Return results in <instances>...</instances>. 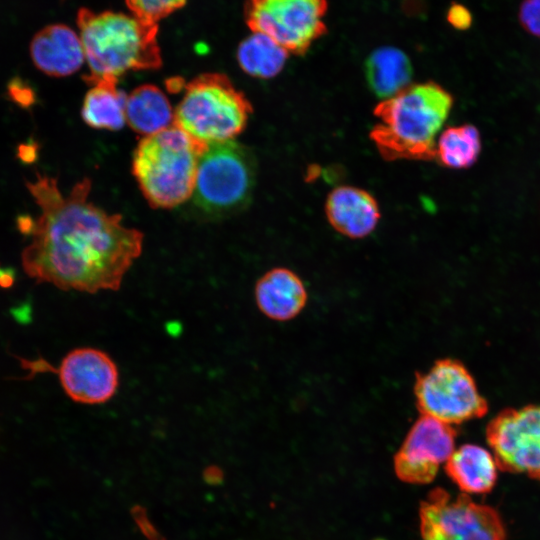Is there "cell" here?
Segmentation results:
<instances>
[{"label":"cell","mask_w":540,"mask_h":540,"mask_svg":"<svg viewBox=\"0 0 540 540\" xmlns=\"http://www.w3.org/2000/svg\"><path fill=\"white\" fill-rule=\"evenodd\" d=\"M26 186L40 208L21 255L26 274L63 290H118L142 252V232L88 200L89 178L66 195L55 178L39 173Z\"/></svg>","instance_id":"cell-1"},{"label":"cell","mask_w":540,"mask_h":540,"mask_svg":"<svg viewBox=\"0 0 540 540\" xmlns=\"http://www.w3.org/2000/svg\"><path fill=\"white\" fill-rule=\"evenodd\" d=\"M452 106L451 94L437 83L409 85L375 107L371 139L388 161L434 160L436 137Z\"/></svg>","instance_id":"cell-2"},{"label":"cell","mask_w":540,"mask_h":540,"mask_svg":"<svg viewBox=\"0 0 540 540\" xmlns=\"http://www.w3.org/2000/svg\"><path fill=\"white\" fill-rule=\"evenodd\" d=\"M77 25L90 70L84 77L87 83L100 78L118 79L130 70H154L162 65L156 24L132 14L82 8Z\"/></svg>","instance_id":"cell-3"},{"label":"cell","mask_w":540,"mask_h":540,"mask_svg":"<svg viewBox=\"0 0 540 540\" xmlns=\"http://www.w3.org/2000/svg\"><path fill=\"white\" fill-rule=\"evenodd\" d=\"M207 147L174 124L138 143L132 172L152 207L174 208L193 195L199 159Z\"/></svg>","instance_id":"cell-4"},{"label":"cell","mask_w":540,"mask_h":540,"mask_svg":"<svg viewBox=\"0 0 540 540\" xmlns=\"http://www.w3.org/2000/svg\"><path fill=\"white\" fill-rule=\"evenodd\" d=\"M251 113L249 100L226 75L205 73L185 85L174 111V125L209 145L234 139Z\"/></svg>","instance_id":"cell-5"},{"label":"cell","mask_w":540,"mask_h":540,"mask_svg":"<svg viewBox=\"0 0 540 540\" xmlns=\"http://www.w3.org/2000/svg\"><path fill=\"white\" fill-rule=\"evenodd\" d=\"M255 176V158L244 145L234 139L209 144L199 159L194 203L213 216L237 212L249 203Z\"/></svg>","instance_id":"cell-6"},{"label":"cell","mask_w":540,"mask_h":540,"mask_svg":"<svg viewBox=\"0 0 540 540\" xmlns=\"http://www.w3.org/2000/svg\"><path fill=\"white\" fill-rule=\"evenodd\" d=\"M414 394L421 415L449 425L481 418L488 411L474 378L455 359L437 360L425 373H417Z\"/></svg>","instance_id":"cell-7"},{"label":"cell","mask_w":540,"mask_h":540,"mask_svg":"<svg viewBox=\"0 0 540 540\" xmlns=\"http://www.w3.org/2000/svg\"><path fill=\"white\" fill-rule=\"evenodd\" d=\"M327 11V0H246L244 18L251 32L303 55L327 33Z\"/></svg>","instance_id":"cell-8"},{"label":"cell","mask_w":540,"mask_h":540,"mask_svg":"<svg viewBox=\"0 0 540 540\" xmlns=\"http://www.w3.org/2000/svg\"><path fill=\"white\" fill-rule=\"evenodd\" d=\"M422 540H505V526L491 506L466 494L435 488L420 504Z\"/></svg>","instance_id":"cell-9"},{"label":"cell","mask_w":540,"mask_h":540,"mask_svg":"<svg viewBox=\"0 0 540 540\" xmlns=\"http://www.w3.org/2000/svg\"><path fill=\"white\" fill-rule=\"evenodd\" d=\"M486 439L499 469L540 482V405L500 411L488 423Z\"/></svg>","instance_id":"cell-10"},{"label":"cell","mask_w":540,"mask_h":540,"mask_svg":"<svg viewBox=\"0 0 540 540\" xmlns=\"http://www.w3.org/2000/svg\"><path fill=\"white\" fill-rule=\"evenodd\" d=\"M456 431L452 425L422 415L407 433L394 456L399 479L412 484L431 482L442 463L455 450Z\"/></svg>","instance_id":"cell-11"},{"label":"cell","mask_w":540,"mask_h":540,"mask_svg":"<svg viewBox=\"0 0 540 540\" xmlns=\"http://www.w3.org/2000/svg\"><path fill=\"white\" fill-rule=\"evenodd\" d=\"M57 374L66 395L86 405L110 401L119 387V370L106 352L92 347L70 351L61 361Z\"/></svg>","instance_id":"cell-12"},{"label":"cell","mask_w":540,"mask_h":540,"mask_svg":"<svg viewBox=\"0 0 540 540\" xmlns=\"http://www.w3.org/2000/svg\"><path fill=\"white\" fill-rule=\"evenodd\" d=\"M30 56L40 71L54 77L69 76L85 62L79 33L64 24L41 29L30 43Z\"/></svg>","instance_id":"cell-13"},{"label":"cell","mask_w":540,"mask_h":540,"mask_svg":"<svg viewBox=\"0 0 540 540\" xmlns=\"http://www.w3.org/2000/svg\"><path fill=\"white\" fill-rule=\"evenodd\" d=\"M325 212L331 226L349 238H363L377 226L380 210L366 190L340 186L328 195Z\"/></svg>","instance_id":"cell-14"},{"label":"cell","mask_w":540,"mask_h":540,"mask_svg":"<svg viewBox=\"0 0 540 540\" xmlns=\"http://www.w3.org/2000/svg\"><path fill=\"white\" fill-rule=\"evenodd\" d=\"M255 301L268 318L288 321L305 307L307 291L296 273L287 268H274L256 282Z\"/></svg>","instance_id":"cell-15"},{"label":"cell","mask_w":540,"mask_h":540,"mask_svg":"<svg viewBox=\"0 0 540 540\" xmlns=\"http://www.w3.org/2000/svg\"><path fill=\"white\" fill-rule=\"evenodd\" d=\"M497 464L493 454L475 444H464L454 450L445 463L452 481L465 493H489L497 479Z\"/></svg>","instance_id":"cell-16"},{"label":"cell","mask_w":540,"mask_h":540,"mask_svg":"<svg viewBox=\"0 0 540 540\" xmlns=\"http://www.w3.org/2000/svg\"><path fill=\"white\" fill-rule=\"evenodd\" d=\"M364 71L371 91L387 99L410 85L413 69L409 57L402 50L382 46L367 57Z\"/></svg>","instance_id":"cell-17"},{"label":"cell","mask_w":540,"mask_h":540,"mask_svg":"<svg viewBox=\"0 0 540 540\" xmlns=\"http://www.w3.org/2000/svg\"><path fill=\"white\" fill-rule=\"evenodd\" d=\"M125 118L137 133L149 136L174 124V110L155 85L144 84L126 98Z\"/></svg>","instance_id":"cell-18"},{"label":"cell","mask_w":540,"mask_h":540,"mask_svg":"<svg viewBox=\"0 0 540 540\" xmlns=\"http://www.w3.org/2000/svg\"><path fill=\"white\" fill-rule=\"evenodd\" d=\"M91 89L86 93L82 106V118L96 129L119 130L126 121V96L117 87V79L100 78L88 82Z\"/></svg>","instance_id":"cell-19"},{"label":"cell","mask_w":540,"mask_h":540,"mask_svg":"<svg viewBox=\"0 0 540 540\" xmlns=\"http://www.w3.org/2000/svg\"><path fill=\"white\" fill-rule=\"evenodd\" d=\"M289 53L271 38L251 33L238 46L237 61L241 69L252 77L268 79L280 73Z\"/></svg>","instance_id":"cell-20"},{"label":"cell","mask_w":540,"mask_h":540,"mask_svg":"<svg viewBox=\"0 0 540 540\" xmlns=\"http://www.w3.org/2000/svg\"><path fill=\"white\" fill-rule=\"evenodd\" d=\"M482 144L478 129L471 124L448 127L436 142V159L446 167L466 169L476 163Z\"/></svg>","instance_id":"cell-21"},{"label":"cell","mask_w":540,"mask_h":540,"mask_svg":"<svg viewBox=\"0 0 540 540\" xmlns=\"http://www.w3.org/2000/svg\"><path fill=\"white\" fill-rule=\"evenodd\" d=\"M185 3L186 0H126L132 15L146 23L156 25Z\"/></svg>","instance_id":"cell-22"},{"label":"cell","mask_w":540,"mask_h":540,"mask_svg":"<svg viewBox=\"0 0 540 540\" xmlns=\"http://www.w3.org/2000/svg\"><path fill=\"white\" fill-rule=\"evenodd\" d=\"M519 20L526 31L540 37V0H524L519 9Z\"/></svg>","instance_id":"cell-23"},{"label":"cell","mask_w":540,"mask_h":540,"mask_svg":"<svg viewBox=\"0 0 540 540\" xmlns=\"http://www.w3.org/2000/svg\"><path fill=\"white\" fill-rule=\"evenodd\" d=\"M131 515L140 532L145 536L147 540H165L163 535L150 521L144 507L140 505L133 506L131 509Z\"/></svg>","instance_id":"cell-24"},{"label":"cell","mask_w":540,"mask_h":540,"mask_svg":"<svg viewBox=\"0 0 540 540\" xmlns=\"http://www.w3.org/2000/svg\"><path fill=\"white\" fill-rule=\"evenodd\" d=\"M447 20L456 29H467L471 25L472 17L463 5L452 4L447 12Z\"/></svg>","instance_id":"cell-25"},{"label":"cell","mask_w":540,"mask_h":540,"mask_svg":"<svg viewBox=\"0 0 540 540\" xmlns=\"http://www.w3.org/2000/svg\"><path fill=\"white\" fill-rule=\"evenodd\" d=\"M9 92L14 101L21 105H30L33 102L32 91L20 83V81L16 82L14 80L9 86Z\"/></svg>","instance_id":"cell-26"},{"label":"cell","mask_w":540,"mask_h":540,"mask_svg":"<svg viewBox=\"0 0 540 540\" xmlns=\"http://www.w3.org/2000/svg\"><path fill=\"white\" fill-rule=\"evenodd\" d=\"M223 472L217 466H209L203 472V478L208 484H219L223 480Z\"/></svg>","instance_id":"cell-27"},{"label":"cell","mask_w":540,"mask_h":540,"mask_svg":"<svg viewBox=\"0 0 540 540\" xmlns=\"http://www.w3.org/2000/svg\"><path fill=\"white\" fill-rule=\"evenodd\" d=\"M35 150L34 147L30 146H21L19 148V156L25 161H31L35 157V153H30V151Z\"/></svg>","instance_id":"cell-28"},{"label":"cell","mask_w":540,"mask_h":540,"mask_svg":"<svg viewBox=\"0 0 540 540\" xmlns=\"http://www.w3.org/2000/svg\"><path fill=\"white\" fill-rule=\"evenodd\" d=\"M12 282H13V280H12L11 274H7L5 272H2L0 274V285L1 286L7 287V286L11 285Z\"/></svg>","instance_id":"cell-29"}]
</instances>
